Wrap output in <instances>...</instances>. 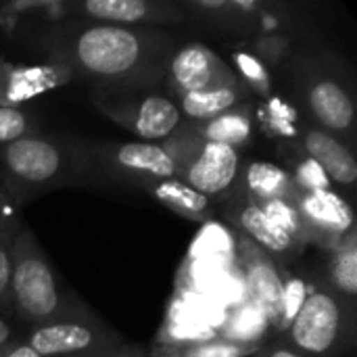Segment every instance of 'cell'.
<instances>
[{"instance_id":"obj_1","label":"cell","mask_w":357,"mask_h":357,"mask_svg":"<svg viewBox=\"0 0 357 357\" xmlns=\"http://www.w3.org/2000/svg\"><path fill=\"white\" fill-rule=\"evenodd\" d=\"M8 299L21 320L38 326L56 322L65 310L56 276L27 228H21L13 243Z\"/></svg>"},{"instance_id":"obj_2","label":"cell","mask_w":357,"mask_h":357,"mask_svg":"<svg viewBox=\"0 0 357 357\" xmlns=\"http://www.w3.org/2000/svg\"><path fill=\"white\" fill-rule=\"evenodd\" d=\"M142 56L140 38L119 25H96L75 40V59L92 75L119 77L132 71Z\"/></svg>"},{"instance_id":"obj_3","label":"cell","mask_w":357,"mask_h":357,"mask_svg":"<svg viewBox=\"0 0 357 357\" xmlns=\"http://www.w3.org/2000/svg\"><path fill=\"white\" fill-rule=\"evenodd\" d=\"M345 305L328 291L307 295L301 312L289 326L293 345L314 357L331 356L345 337Z\"/></svg>"},{"instance_id":"obj_4","label":"cell","mask_w":357,"mask_h":357,"mask_svg":"<svg viewBox=\"0 0 357 357\" xmlns=\"http://www.w3.org/2000/svg\"><path fill=\"white\" fill-rule=\"evenodd\" d=\"M236 255H238V272L245 282L247 299L264 310L272 326H276L280 318L282 303V276L276 270L274 261L261 251L255 243H251L245 234L236 236Z\"/></svg>"},{"instance_id":"obj_5","label":"cell","mask_w":357,"mask_h":357,"mask_svg":"<svg viewBox=\"0 0 357 357\" xmlns=\"http://www.w3.org/2000/svg\"><path fill=\"white\" fill-rule=\"evenodd\" d=\"M295 205L310 230L312 241L328 249H337L354 234V211L337 192H299Z\"/></svg>"},{"instance_id":"obj_6","label":"cell","mask_w":357,"mask_h":357,"mask_svg":"<svg viewBox=\"0 0 357 357\" xmlns=\"http://www.w3.org/2000/svg\"><path fill=\"white\" fill-rule=\"evenodd\" d=\"M238 153L232 146L203 142L180 167V180L211 199L226 192L238 176Z\"/></svg>"},{"instance_id":"obj_7","label":"cell","mask_w":357,"mask_h":357,"mask_svg":"<svg viewBox=\"0 0 357 357\" xmlns=\"http://www.w3.org/2000/svg\"><path fill=\"white\" fill-rule=\"evenodd\" d=\"M176 90L182 94L209 90L218 86H236V75L222 63V59L207 46H184L169 67Z\"/></svg>"},{"instance_id":"obj_8","label":"cell","mask_w":357,"mask_h":357,"mask_svg":"<svg viewBox=\"0 0 357 357\" xmlns=\"http://www.w3.org/2000/svg\"><path fill=\"white\" fill-rule=\"evenodd\" d=\"M109 335L82 322H48L40 324L27 337V345L40 357H73L100 354Z\"/></svg>"},{"instance_id":"obj_9","label":"cell","mask_w":357,"mask_h":357,"mask_svg":"<svg viewBox=\"0 0 357 357\" xmlns=\"http://www.w3.org/2000/svg\"><path fill=\"white\" fill-rule=\"evenodd\" d=\"M4 163L13 176L25 182L42 184L52 180L61 169V151L44 140L23 136L4 149Z\"/></svg>"},{"instance_id":"obj_10","label":"cell","mask_w":357,"mask_h":357,"mask_svg":"<svg viewBox=\"0 0 357 357\" xmlns=\"http://www.w3.org/2000/svg\"><path fill=\"white\" fill-rule=\"evenodd\" d=\"M113 119L121 121L136 136L149 142H157L174 134L182 121V113L178 105L165 96H146L138 105L128 107L123 111H111Z\"/></svg>"},{"instance_id":"obj_11","label":"cell","mask_w":357,"mask_h":357,"mask_svg":"<svg viewBox=\"0 0 357 357\" xmlns=\"http://www.w3.org/2000/svg\"><path fill=\"white\" fill-rule=\"evenodd\" d=\"M115 161L119 167L144 176L146 180H169L180 178V167L167 151L157 142H126L115 149Z\"/></svg>"},{"instance_id":"obj_12","label":"cell","mask_w":357,"mask_h":357,"mask_svg":"<svg viewBox=\"0 0 357 357\" xmlns=\"http://www.w3.org/2000/svg\"><path fill=\"white\" fill-rule=\"evenodd\" d=\"M305 155L312 157L337 184L351 186L357 180V163L349 149L324 130H312L303 140Z\"/></svg>"},{"instance_id":"obj_13","label":"cell","mask_w":357,"mask_h":357,"mask_svg":"<svg viewBox=\"0 0 357 357\" xmlns=\"http://www.w3.org/2000/svg\"><path fill=\"white\" fill-rule=\"evenodd\" d=\"M232 218L243 234L257 247L266 249V253H291L299 247V243H295L287 232L274 226L272 220L251 201L238 205Z\"/></svg>"},{"instance_id":"obj_14","label":"cell","mask_w":357,"mask_h":357,"mask_svg":"<svg viewBox=\"0 0 357 357\" xmlns=\"http://www.w3.org/2000/svg\"><path fill=\"white\" fill-rule=\"evenodd\" d=\"M245 186L251 203H266L274 199L295 203L299 197V188L295 186L291 174L274 163L253 161L245 172Z\"/></svg>"},{"instance_id":"obj_15","label":"cell","mask_w":357,"mask_h":357,"mask_svg":"<svg viewBox=\"0 0 357 357\" xmlns=\"http://www.w3.org/2000/svg\"><path fill=\"white\" fill-rule=\"evenodd\" d=\"M310 107L316 119L328 130H349L354 123V102L349 94L333 79H322L310 90Z\"/></svg>"},{"instance_id":"obj_16","label":"cell","mask_w":357,"mask_h":357,"mask_svg":"<svg viewBox=\"0 0 357 357\" xmlns=\"http://www.w3.org/2000/svg\"><path fill=\"white\" fill-rule=\"evenodd\" d=\"M188 261L220 268H238L236 236L222 224L207 222L188 249Z\"/></svg>"},{"instance_id":"obj_17","label":"cell","mask_w":357,"mask_h":357,"mask_svg":"<svg viewBox=\"0 0 357 357\" xmlns=\"http://www.w3.org/2000/svg\"><path fill=\"white\" fill-rule=\"evenodd\" d=\"M146 188L153 192L157 201H161L172 211L190 218V220H207L211 215V199L203 197L195 188H190L180 178L169 180H146Z\"/></svg>"},{"instance_id":"obj_18","label":"cell","mask_w":357,"mask_h":357,"mask_svg":"<svg viewBox=\"0 0 357 357\" xmlns=\"http://www.w3.org/2000/svg\"><path fill=\"white\" fill-rule=\"evenodd\" d=\"M270 326L272 322L268 320L264 310L253 301L245 299L243 303L228 310L218 335L234 343H259V339L268 333Z\"/></svg>"},{"instance_id":"obj_19","label":"cell","mask_w":357,"mask_h":357,"mask_svg":"<svg viewBox=\"0 0 357 357\" xmlns=\"http://www.w3.org/2000/svg\"><path fill=\"white\" fill-rule=\"evenodd\" d=\"M238 105V88L236 86H218L209 90L188 92L180 96V113L188 119L205 123L226 111H232Z\"/></svg>"},{"instance_id":"obj_20","label":"cell","mask_w":357,"mask_h":357,"mask_svg":"<svg viewBox=\"0 0 357 357\" xmlns=\"http://www.w3.org/2000/svg\"><path fill=\"white\" fill-rule=\"evenodd\" d=\"M63 82L59 67L48 65H33V67H21L13 71L4 86V98L8 102H23L29 100Z\"/></svg>"},{"instance_id":"obj_21","label":"cell","mask_w":357,"mask_h":357,"mask_svg":"<svg viewBox=\"0 0 357 357\" xmlns=\"http://www.w3.org/2000/svg\"><path fill=\"white\" fill-rule=\"evenodd\" d=\"M251 115L247 109H232L226 111L205 123L199 126V136L203 142L226 144L232 149L243 146L251 138Z\"/></svg>"},{"instance_id":"obj_22","label":"cell","mask_w":357,"mask_h":357,"mask_svg":"<svg viewBox=\"0 0 357 357\" xmlns=\"http://www.w3.org/2000/svg\"><path fill=\"white\" fill-rule=\"evenodd\" d=\"M259 351V343H234L211 339L186 345H157L149 357H249Z\"/></svg>"},{"instance_id":"obj_23","label":"cell","mask_w":357,"mask_h":357,"mask_svg":"<svg viewBox=\"0 0 357 357\" xmlns=\"http://www.w3.org/2000/svg\"><path fill=\"white\" fill-rule=\"evenodd\" d=\"M84 10L100 21L113 23H134L151 15V4L144 0H88Z\"/></svg>"},{"instance_id":"obj_24","label":"cell","mask_w":357,"mask_h":357,"mask_svg":"<svg viewBox=\"0 0 357 357\" xmlns=\"http://www.w3.org/2000/svg\"><path fill=\"white\" fill-rule=\"evenodd\" d=\"M270 220L274 226H278L282 232H287L295 243H305L312 241L310 230L297 209L295 203L291 201H282V199H274V201H266V203H255Z\"/></svg>"},{"instance_id":"obj_25","label":"cell","mask_w":357,"mask_h":357,"mask_svg":"<svg viewBox=\"0 0 357 357\" xmlns=\"http://www.w3.org/2000/svg\"><path fill=\"white\" fill-rule=\"evenodd\" d=\"M331 274H333L335 287L343 295L354 299L357 295V245L354 234L337 247Z\"/></svg>"},{"instance_id":"obj_26","label":"cell","mask_w":357,"mask_h":357,"mask_svg":"<svg viewBox=\"0 0 357 357\" xmlns=\"http://www.w3.org/2000/svg\"><path fill=\"white\" fill-rule=\"evenodd\" d=\"M307 295H310V284L303 278L297 276L282 278V303H280V318L276 322L278 331H289V326L301 312Z\"/></svg>"},{"instance_id":"obj_27","label":"cell","mask_w":357,"mask_h":357,"mask_svg":"<svg viewBox=\"0 0 357 357\" xmlns=\"http://www.w3.org/2000/svg\"><path fill=\"white\" fill-rule=\"evenodd\" d=\"M21 230L19 222L13 215L0 220V307L8 301L10 291V270H13V243Z\"/></svg>"},{"instance_id":"obj_28","label":"cell","mask_w":357,"mask_h":357,"mask_svg":"<svg viewBox=\"0 0 357 357\" xmlns=\"http://www.w3.org/2000/svg\"><path fill=\"white\" fill-rule=\"evenodd\" d=\"M295 186L301 192H314V190H331V178L326 172L312 159V157H301L293 163V174H291Z\"/></svg>"},{"instance_id":"obj_29","label":"cell","mask_w":357,"mask_h":357,"mask_svg":"<svg viewBox=\"0 0 357 357\" xmlns=\"http://www.w3.org/2000/svg\"><path fill=\"white\" fill-rule=\"evenodd\" d=\"M27 132V115L10 105H0V144H10Z\"/></svg>"},{"instance_id":"obj_30","label":"cell","mask_w":357,"mask_h":357,"mask_svg":"<svg viewBox=\"0 0 357 357\" xmlns=\"http://www.w3.org/2000/svg\"><path fill=\"white\" fill-rule=\"evenodd\" d=\"M234 63H236V69L241 71V75L253 86L257 88L259 92H268L270 88V75L266 71V67L261 65V61L249 52H236L234 54Z\"/></svg>"},{"instance_id":"obj_31","label":"cell","mask_w":357,"mask_h":357,"mask_svg":"<svg viewBox=\"0 0 357 357\" xmlns=\"http://www.w3.org/2000/svg\"><path fill=\"white\" fill-rule=\"evenodd\" d=\"M270 119H272L274 130L282 132L284 136H293V126H291V121H293V111L287 109V107H282L278 98H274V100L270 102Z\"/></svg>"},{"instance_id":"obj_32","label":"cell","mask_w":357,"mask_h":357,"mask_svg":"<svg viewBox=\"0 0 357 357\" xmlns=\"http://www.w3.org/2000/svg\"><path fill=\"white\" fill-rule=\"evenodd\" d=\"M0 357H40L27 343H8L0 347Z\"/></svg>"},{"instance_id":"obj_33","label":"cell","mask_w":357,"mask_h":357,"mask_svg":"<svg viewBox=\"0 0 357 357\" xmlns=\"http://www.w3.org/2000/svg\"><path fill=\"white\" fill-rule=\"evenodd\" d=\"M13 339V331H10V324L6 320H0V347L8 345Z\"/></svg>"},{"instance_id":"obj_34","label":"cell","mask_w":357,"mask_h":357,"mask_svg":"<svg viewBox=\"0 0 357 357\" xmlns=\"http://www.w3.org/2000/svg\"><path fill=\"white\" fill-rule=\"evenodd\" d=\"M268 357H301L297 351H293L291 347H276V349H272Z\"/></svg>"},{"instance_id":"obj_35","label":"cell","mask_w":357,"mask_h":357,"mask_svg":"<svg viewBox=\"0 0 357 357\" xmlns=\"http://www.w3.org/2000/svg\"><path fill=\"white\" fill-rule=\"evenodd\" d=\"M4 215H8V211H6V203H4V199H2V195H0V220H2Z\"/></svg>"},{"instance_id":"obj_36","label":"cell","mask_w":357,"mask_h":357,"mask_svg":"<svg viewBox=\"0 0 357 357\" xmlns=\"http://www.w3.org/2000/svg\"><path fill=\"white\" fill-rule=\"evenodd\" d=\"M111 357H136V356H111Z\"/></svg>"}]
</instances>
